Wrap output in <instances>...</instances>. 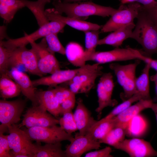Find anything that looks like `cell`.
Returning a JSON list of instances; mask_svg holds the SVG:
<instances>
[{"instance_id": "6da1fadb", "label": "cell", "mask_w": 157, "mask_h": 157, "mask_svg": "<svg viewBox=\"0 0 157 157\" xmlns=\"http://www.w3.org/2000/svg\"><path fill=\"white\" fill-rule=\"evenodd\" d=\"M136 18L131 38L141 45L143 51H140L143 55L151 58L157 54V27L141 6Z\"/></svg>"}, {"instance_id": "7a4b0ae2", "label": "cell", "mask_w": 157, "mask_h": 157, "mask_svg": "<svg viewBox=\"0 0 157 157\" xmlns=\"http://www.w3.org/2000/svg\"><path fill=\"white\" fill-rule=\"evenodd\" d=\"M53 5L58 13H65L67 16L83 20L90 16L103 17L112 16L117 9L104 6L92 2H65L61 0L54 1Z\"/></svg>"}, {"instance_id": "3957f363", "label": "cell", "mask_w": 157, "mask_h": 157, "mask_svg": "<svg viewBox=\"0 0 157 157\" xmlns=\"http://www.w3.org/2000/svg\"><path fill=\"white\" fill-rule=\"evenodd\" d=\"M103 67L98 63L92 65L85 64L79 67L74 76L66 83L74 94H87L94 87L96 78L103 74Z\"/></svg>"}, {"instance_id": "277c9868", "label": "cell", "mask_w": 157, "mask_h": 157, "mask_svg": "<svg viewBox=\"0 0 157 157\" xmlns=\"http://www.w3.org/2000/svg\"><path fill=\"white\" fill-rule=\"evenodd\" d=\"M141 5L136 2L127 5L121 4L106 23L102 26V32L114 31L129 24H133L140 9Z\"/></svg>"}, {"instance_id": "5b68a950", "label": "cell", "mask_w": 157, "mask_h": 157, "mask_svg": "<svg viewBox=\"0 0 157 157\" xmlns=\"http://www.w3.org/2000/svg\"><path fill=\"white\" fill-rule=\"evenodd\" d=\"M66 25L59 21H51L40 26L35 31L30 34H25L24 36L15 39H9L6 41L1 40L0 44L7 48L12 50L18 47L26 46L32 41L52 33L62 32Z\"/></svg>"}, {"instance_id": "8992f818", "label": "cell", "mask_w": 157, "mask_h": 157, "mask_svg": "<svg viewBox=\"0 0 157 157\" xmlns=\"http://www.w3.org/2000/svg\"><path fill=\"white\" fill-rule=\"evenodd\" d=\"M23 130L31 140L38 142L54 143L65 140L71 142L74 138L72 134L56 125L49 127L34 126Z\"/></svg>"}, {"instance_id": "52a82bcc", "label": "cell", "mask_w": 157, "mask_h": 157, "mask_svg": "<svg viewBox=\"0 0 157 157\" xmlns=\"http://www.w3.org/2000/svg\"><path fill=\"white\" fill-rule=\"evenodd\" d=\"M8 140L11 157H32L33 144L23 130L18 125L12 124L8 127Z\"/></svg>"}, {"instance_id": "ba28073f", "label": "cell", "mask_w": 157, "mask_h": 157, "mask_svg": "<svg viewBox=\"0 0 157 157\" xmlns=\"http://www.w3.org/2000/svg\"><path fill=\"white\" fill-rule=\"evenodd\" d=\"M30 44L36 54L38 69L43 75L51 74L60 69L59 63L55 56V52L49 49L45 38L39 43L32 41Z\"/></svg>"}, {"instance_id": "9c48e42d", "label": "cell", "mask_w": 157, "mask_h": 157, "mask_svg": "<svg viewBox=\"0 0 157 157\" xmlns=\"http://www.w3.org/2000/svg\"><path fill=\"white\" fill-rule=\"evenodd\" d=\"M26 102L19 99L13 101L0 100V133L8 131V127L20 120Z\"/></svg>"}, {"instance_id": "30bf717a", "label": "cell", "mask_w": 157, "mask_h": 157, "mask_svg": "<svg viewBox=\"0 0 157 157\" xmlns=\"http://www.w3.org/2000/svg\"><path fill=\"white\" fill-rule=\"evenodd\" d=\"M10 51L9 69L22 65L30 73L40 76H43L38 69L36 54L31 48L28 49L24 46Z\"/></svg>"}, {"instance_id": "8fae6325", "label": "cell", "mask_w": 157, "mask_h": 157, "mask_svg": "<svg viewBox=\"0 0 157 157\" xmlns=\"http://www.w3.org/2000/svg\"><path fill=\"white\" fill-rule=\"evenodd\" d=\"M144 55L140 50L127 46L125 48H115L108 51L96 52L90 60L95 61L101 64L132 60L142 61Z\"/></svg>"}, {"instance_id": "7c38bea8", "label": "cell", "mask_w": 157, "mask_h": 157, "mask_svg": "<svg viewBox=\"0 0 157 157\" xmlns=\"http://www.w3.org/2000/svg\"><path fill=\"white\" fill-rule=\"evenodd\" d=\"M42 104L33 106L23 115L22 122L19 125L20 128L25 126L27 128L34 126L49 127L59 124V120L49 114Z\"/></svg>"}, {"instance_id": "4fadbf2b", "label": "cell", "mask_w": 157, "mask_h": 157, "mask_svg": "<svg viewBox=\"0 0 157 157\" xmlns=\"http://www.w3.org/2000/svg\"><path fill=\"white\" fill-rule=\"evenodd\" d=\"M114 148L125 152L131 157L157 156V151L150 142L142 139H125Z\"/></svg>"}, {"instance_id": "5bb4252c", "label": "cell", "mask_w": 157, "mask_h": 157, "mask_svg": "<svg viewBox=\"0 0 157 157\" xmlns=\"http://www.w3.org/2000/svg\"><path fill=\"white\" fill-rule=\"evenodd\" d=\"M101 144L87 135H82L77 133L65 151L67 157H80L87 151L99 149Z\"/></svg>"}, {"instance_id": "9a60e30c", "label": "cell", "mask_w": 157, "mask_h": 157, "mask_svg": "<svg viewBox=\"0 0 157 157\" xmlns=\"http://www.w3.org/2000/svg\"><path fill=\"white\" fill-rule=\"evenodd\" d=\"M45 14L49 21H60L74 28L84 32L99 30L102 27L96 24L67 16H64L58 13L54 8L46 9L45 10Z\"/></svg>"}, {"instance_id": "2e32d148", "label": "cell", "mask_w": 157, "mask_h": 157, "mask_svg": "<svg viewBox=\"0 0 157 157\" xmlns=\"http://www.w3.org/2000/svg\"><path fill=\"white\" fill-rule=\"evenodd\" d=\"M152 99H141L133 105H131L117 116L113 118L115 127L119 126L127 131L129 125L131 120L142 110L150 108Z\"/></svg>"}, {"instance_id": "e0dca14e", "label": "cell", "mask_w": 157, "mask_h": 157, "mask_svg": "<svg viewBox=\"0 0 157 157\" xmlns=\"http://www.w3.org/2000/svg\"><path fill=\"white\" fill-rule=\"evenodd\" d=\"M8 75L19 86L23 94L31 101L33 106L39 104L36 96L35 87L27 74L17 67H14L9 70Z\"/></svg>"}, {"instance_id": "ac0fdd59", "label": "cell", "mask_w": 157, "mask_h": 157, "mask_svg": "<svg viewBox=\"0 0 157 157\" xmlns=\"http://www.w3.org/2000/svg\"><path fill=\"white\" fill-rule=\"evenodd\" d=\"M73 116L78 133L85 135L96 122L89 110L85 107L82 99L79 98L77 101V106Z\"/></svg>"}, {"instance_id": "d6986e66", "label": "cell", "mask_w": 157, "mask_h": 157, "mask_svg": "<svg viewBox=\"0 0 157 157\" xmlns=\"http://www.w3.org/2000/svg\"><path fill=\"white\" fill-rule=\"evenodd\" d=\"M78 68L65 70H58L49 76H43L40 78L32 81L35 87L44 85L49 87H55L57 85L66 83L71 80L78 71Z\"/></svg>"}, {"instance_id": "ffe728a7", "label": "cell", "mask_w": 157, "mask_h": 157, "mask_svg": "<svg viewBox=\"0 0 157 157\" xmlns=\"http://www.w3.org/2000/svg\"><path fill=\"white\" fill-rule=\"evenodd\" d=\"M36 96L38 104L42 105L54 117L60 115V104L53 89L36 91Z\"/></svg>"}, {"instance_id": "44dd1931", "label": "cell", "mask_w": 157, "mask_h": 157, "mask_svg": "<svg viewBox=\"0 0 157 157\" xmlns=\"http://www.w3.org/2000/svg\"><path fill=\"white\" fill-rule=\"evenodd\" d=\"M135 26L134 23L131 24L114 31L104 38L99 40L98 45L107 44L119 47L125 40L131 38Z\"/></svg>"}, {"instance_id": "7402d4cb", "label": "cell", "mask_w": 157, "mask_h": 157, "mask_svg": "<svg viewBox=\"0 0 157 157\" xmlns=\"http://www.w3.org/2000/svg\"><path fill=\"white\" fill-rule=\"evenodd\" d=\"M40 142L33 144L32 157H67L65 151L62 149L60 142L46 143L43 146Z\"/></svg>"}, {"instance_id": "603a6c76", "label": "cell", "mask_w": 157, "mask_h": 157, "mask_svg": "<svg viewBox=\"0 0 157 157\" xmlns=\"http://www.w3.org/2000/svg\"><path fill=\"white\" fill-rule=\"evenodd\" d=\"M84 51L82 47L75 42H69L65 48V55L68 60L74 66L79 67L85 65Z\"/></svg>"}, {"instance_id": "cb8c5ba5", "label": "cell", "mask_w": 157, "mask_h": 157, "mask_svg": "<svg viewBox=\"0 0 157 157\" xmlns=\"http://www.w3.org/2000/svg\"><path fill=\"white\" fill-rule=\"evenodd\" d=\"M0 92L1 97L4 99L17 97L21 92L19 86L8 74H0Z\"/></svg>"}, {"instance_id": "d4e9b609", "label": "cell", "mask_w": 157, "mask_h": 157, "mask_svg": "<svg viewBox=\"0 0 157 157\" xmlns=\"http://www.w3.org/2000/svg\"><path fill=\"white\" fill-rule=\"evenodd\" d=\"M25 7L21 0H0V16L6 23H8L17 12Z\"/></svg>"}, {"instance_id": "484cf974", "label": "cell", "mask_w": 157, "mask_h": 157, "mask_svg": "<svg viewBox=\"0 0 157 157\" xmlns=\"http://www.w3.org/2000/svg\"><path fill=\"white\" fill-rule=\"evenodd\" d=\"M151 68L149 64L146 63L142 73L136 78L135 80V93L139 94L144 99H151L150 95L149 78Z\"/></svg>"}, {"instance_id": "4316f807", "label": "cell", "mask_w": 157, "mask_h": 157, "mask_svg": "<svg viewBox=\"0 0 157 157\" xmlns=\"http://www.w3.org/2000/svg\"><path fill=\"white\" fill-rule=\"evenodd\" d=\"M115 126L113 118L104 121H97L86 135L99 141L103 138Z\"/></svg>"}, {"instance_id": "83f0119b", "label": "cell", "mask_w": 157, "mask_h": 157, "mask_svg": "<svg viewBox=\"0 0 157 157\" xmlns=\"http://www.w3.org/2000/svg\"><path fill=\"white\" fill-rule=\"evenodd\" d=\"M97 92L98 106L95 110L97 113L98 119L101 117L103 110L106 107H113L118 104L117 101L112 98L110 95L105 89L101 82L99 80L98 84Z\"/></svg>"}, {"instance_id": "f1b7e54d", "label": "cell", "mask_w": 157, "mask_h": 157, "mask_svg": "<svg viewBox=\"0 0 157 157\" xmlns=\"http://www.w3.org/2000/svg\"><path fill=\"white\" fill-rule=\"evenodd\" d=\"M140 60H136L133 63L126 65H122L116 63L110 64L109 68L114 72L118 83L122 87L132 71L136 68L139 64Z\"/></svg>"}, {"instance_id": "f546056e", "label": "cell", "mask_w": 157, "mask_h": 157, "mask_svg": "<svg viewBox=\"0 0 157 157\" xmlns=\"http://www.w3.org/2000/svg\"><path fill=\"white\" fill-rule=\"evenodd\" d=\"M85 34V59L86 62L91 60L92 56L96 52V49L98 45L99 32V30L86 31Z\"/></svg>"}, {"instance_id": "4dcf8cb0", "label": "cell", "mask_w": 157, "mask_h": 157, "mask_svg": "<svg viewBox=\"0 0 157 157\" xmlns=\"http://www.w3.org/2000/svg\"><path fill=\"white\" fill-rule=\"evenodd\" d=\"M35 16L39 26L48 22L49 21L45 14L44 7L46 4L37 0L31 1L27 0H21Z\"/></svg>"}, {"instance_id": "1f68e13d", "label": "cell", "mask_w": 157, "mask_h": 157, "mask_svg": "<svg viewBox=\"0 0 157 157\" xmlns=\"http://www.w3.org/2000/svg\"><path fill=\"white\" fill-rule=\"evenodd\" d=\"M127 133V130L124 128L119 126L115 127L99 141L101 143L106 144L115 147L124 140Z\"/></svg>"}, {"instance_id": "d6a6232c", "label": "cell", "mask_w": 157, "mask_h": 157, "mask_svg": "<svg viewBox=\"0 0 157 157\" xmlns=\"http://www.w3.org/2000/svg\"><path fill=\"white\" fill-rule=\"evenodd\" d=\"M136 69H134L132 71L122 87L123 92L121 94L120 97L123 101L130 98L136 93Z\"/></svg>"}, {"instance_id": "836d02e7", "label": "cell", "mask_w": 157, "mask_h": 157, "mask_svg": "<svg viewBox=\"0 0 157 157\" xmlns=\"http://www.w3.org/2000/svg\"><path fill=\"white\" fill-rule=\"evenodd\" d=\"M59 120L60 126L69 134H72L78 130L72 110L63 114Z\"/></svg>"}, {"instance_id": "e575fe53", "label": "cell", "mask_w": 157, "mask_h": 157, "mask_svg": "<svg viewBox=\"0 0 157 157\" xmlns=\"http://www.w3.org/2000/svg\"><path fill=\"white\" fill-rule=\"evenodd\" d=\"M57 33H52L47 35L45 38L49 49L54 52L65 55V48L63 46L58 37Z\"/></svg>"}, {"instance_id": "d590c367", "label": "cell", "mask_w": 157, "mask_h": 157, "mask_svg": "<svg viewBox=\"0 0 157 157\" xmlns=\"http://www.w3.org/2000/svg\"><path fill=\"white\" fill-rule=\"evenodd\" d=\"M10 54V50L0 44V74H9V63Z\"/></svg>"}, {"instance_id": "8d00e7d4", "label": "cell", "mask_w": 157, "mask_h": 157, "mask_svg": "<svg viewBox=\"0 0 157 157\" xmlns=\"http://www.w3.org/2000/svg\"><path fill=\"white\" fill-rule=\"evenodd\" d=\"M53 90L60 104L74 94L69 88L64 87L56 86Z\"/></svg>"}, {"instance_id": "74e56055", "label": "cell", "mask_w": 157, "mask_h": 157, "mask_svg": "<svg viewBox=\"0 0 157 157\" xmlns=\"http://www.w3.org/2000/svg\"><path fill=\"white\" fill-rule=\"evenodd\" d=\"M99 80L102 83L105 89L110 95H112L114 85L112 74L108 72L103 74Z\"/></svg>"}, {"instance_id": "f35d334b", "label": "cell", "mask_w": 157, "mask_h": 157, "mask_svg": "<svg viewBox=\"0 0 157 157\" xmlns=\"http://www.w3.org/2000/svg\"><path fill=\"white\" fill-rule=\"evenodd\" d=\"M7 137L0 133V157H11Z\"/></svg>"}, {"instance_id": "ab89813d", "label": "cell", "mask_w": 157, "mask_h": 157, "mask_svg": "<svg viewBox=\"0 0 157 157\" xmlns=\"http://www.w3.org/2000/svg\"><path fill=\"white\" fill-rule=\"evenodd\" d=\"M112 149L109 147H106L101 149L97 150L88 152L86 154L85 157H113L110 153Z\"/></svg>"}, {"instance_id": "60d3db41", "label": "cell", "mask_w": 157, "mask_h": 157, "mask_svg": "<svg viewBox=\"0 0 157 157\" xmlns=\"http://www.w3.org/2000/svg\"><path fill=\"white\" fill-rule=\"evenodd\" d=\"M75 94H73L60 104V115H63L67 112L72 110L75 105Z\"/></svg>"}, {"instance_id": "b9f144b4", "label": "cell", "mask_w": 157, "mask_h": 157, "mask_svg": "<svg viewBox=\"0 0 157 157\" xmlns=\"http://www.w3.org/2000/svg\"><path fill=\"white\" fill-rule=\"evenodd\" d=\"M141 7L147 13L149 17L157 27V5L149 8Z\"/></svg>"}, {"instance_id": "7bdbcfd3", "label": "cell", "mask_w": 157, "mask_h": 157, "mask_svg": "<svg viewBox=\"0 0 157 157\" xmlns=\"http://www.w3.org/2000/svg\"><path fill=\"white\" fill-rule=\"evenodd\" d=\"M136 2L142 4L143 6L146 8L157 5V0H137Z\"/></svg>"}, {"instance_id": "ee69618b", "label": "cell", "mask_w": 157, "mask_h": 157, "mask_svg": "<svg viewBox=\"0 0 157 157\" xmlns=\"http://www.w3.org/2000/svg\"><path fill=\"white\" fill-rule=\"evenodd\" d=\"M143 61L146 63H148L151 68L155 70L157 72V60L153 59L149 57L144 56Z\"/></svg>"}, {"instance_id": "f6af8a7d", "label": "cell", "mask_w": 157, "mask_h": 157, "mask_svg": "<svg viewBox=\"0 0 157 157\" xmlns=\"http://www.w3.org/2000/svg\"><path fill=\"white\" fill-rule=\"evenodd\" d=\"M150 108H151L154 112L156 118L157 123V103L153 102Z\"/></svg>"}, {"instance_id": "bcb514c9", "label": "cell", "mask_w": 157, "mask_h": 157, "mask_svg": "<svg viewBox=\"0 0 157 157\" xmlns=\"http://www.w3.org/2000/svg\"><path fill=\"white\" fill-rule=\"evenodd\" d=\"M121 2V4H125L131 2H136L137 0H119Z\"/></svg>"}, {"instance_id": "7dc6e473", "label": "cell", "mask_w": 157, "mask_h": 157, "mask_svg": "<svg viewBox=\"0 0 157 157\" xmlns=\"http://www.w3.org/2000/svg\"><path fill=\"white\" fill-rule=\"evenodd\" d=\"M63 1L65 2L72 3L81 2L82 1H87L90 0H63Z\"/></svg>"}, {"instance_id": "c3c4849f", "label": "cell", "mask_w": 157, "mask_h": 157, "mask_svg": "<svg viewBox=\"0 0 157 157\" xmlns=\"http://www.w3.org/2000/svg\"><path fill=\"white\" fill-rule=\"evenodd\" d=\"M38 1L45 3V4H47V3H49L51 0H38Z\"/></svg>"}, {"instance_id": "681fc988", "label": "cell", "mask_w": 157, "mask_h": 157, "mask_svg": "<svg viewBox=\"0 0 157 157\" xmlns=\"http://www.w3.org/2000/svg\"><path fill=\"white\" fill-rule=\"evenodd\" d=\"M56 0H54V1H56Z\"/></svg>"}]
</instances>
